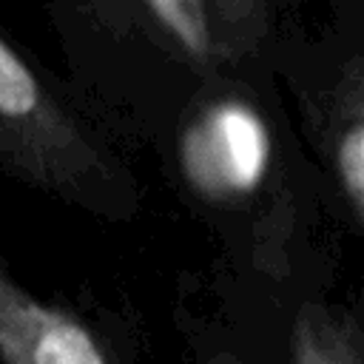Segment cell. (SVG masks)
<instances>
[{"label": "cell", "mask_w": 364, "mask_h": 364, "mask_svg": "<svg viewBox=\"0 0 364 364\" xmlns=\"http://www.w3.org/2000/svg\"><path fill=\"white\" fill-rule=\"evenodd\" d=\"M333 171L341 188V199L355 225L364 219V122L361 105L341 122L333 139Z\"/></svg>", "instance_id": "cell-6"}, {"label": "cell", "mask_w": 364, "mask_h": 364, "mask_svg": "<svg viewBox=\"0 0 364 364\" xmlns=\"http://www.w3.org/2000/svg\"><path fill=\"white\" fill-rule=\"evenodd\" d=\"M0 364H122L68 307L31 293L0 259Z\"/></svg>", "instance_id": "cell-3"}, {"label": "cell", "mask_w": 364, "mask_h": 364, "mask_svg": "<svg viewBox=\"0 0 364 364\" xmlns=\"http://www.w3.org/2000/svg\"><path fill=\"white\" fill-rule=\"evenodd\" d=\"M202 364H250V361H245L242 355H236V353H228V350H219V353H213V355H208Z\"/></svg>", "instance_id": "cell-7"}, {"label": "cell", "mask_w": 364, "mask_h": 364, "mask_svg": "<svg viewBox=\"0 0 364 364\" xmlns=\"http://www.w3.org/2000/svg\"><path fill=\"white\" fill-rule=\"evenodd\" d=\"M290 364H364V330L341 307L304 304L290 327Z\"/></svg>", "instance_id": "cell-5"}, {"label": "cell", "mask_w": 364, "mask_h": 364, "mask_svg": "<svg viewBox=\"0 0 364 364\" xmlns=\"http://www.w3.org/2000/svg\"><path fill=\"white\" fill-rule=\"evenodd\" d=\"M100 14L125 23L165 57L191 71H210L225 60L205 0H91Z\"/></svg>", "instance_id": "cell-4"}, {"label": "cell", "mask_w": 364, "mask_h": 364, "mask_svg": "<svg viewBox=\"0 0 364 364\" xmlns=\"http://www.w3.org/2000/svg\"><path fill=\"white\" fill-rule=\"evenodd\" d=\"M0 165L20 182L102 219H128L139 208L131 173L0 37Z\"/></svg>", "instance_id": "cell-1"}, {"label": "cell", "mask_w": 364, "mask_h": 364, "mask_svg": "<svg viewBox=\"0 0 364 364\" xmlns=\"http://www.w3.org/2000/svg\"><path fill=\"white\" fill-rule=\"evenodd\" d=\"M179 173L213 208L247 205L270 173L273 142L264 117L242 97L202 102L179 131Z\"/></svg>", "instance_id": "cell-2"}]
</instances>
